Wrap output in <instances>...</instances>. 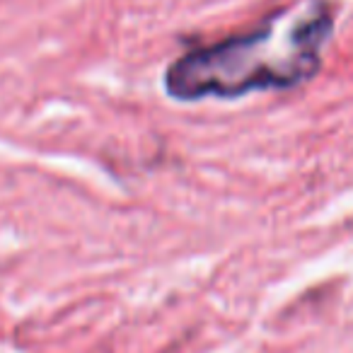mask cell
Wrapping results in <instances>:
<instances>
[{"label": "cell", "mask_w": 353, "mask_h": 353, "mask_svg": "<svg viewBox=\"0 0 353 353\" xmlns=\"http://www.w3.org/2000/svg\"><path fill=\"white\" fill-rule=\"evenodd\" d=\"M332 30L334 17L327 3L305 0L250 34L232 37L174 61L165 78L167 92L192 102L293 88L317 73Z\"/></svg>", "instance_id": "6da1fadb"}]
</instances>
